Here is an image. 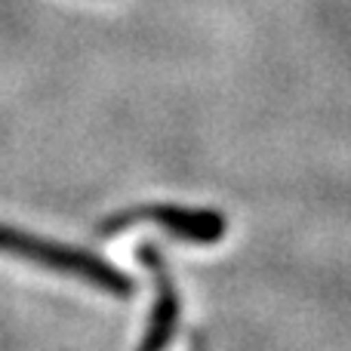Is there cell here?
<instances>
[{
	"mask_svg": "<svg viewBox=\"0 0 351 351\" xmlns=\"http://www.w3.org/2000/svg\"><path fill=\"white\" fill-rule=\"evenodd\" d=\"M0 250H16L19 256H31V259H40V262H53V265H62V268H77V271H84L86 278L93 280H105L108 274L102 271L99 265H93V262L80 259V256H71V253H62V250H49V247H40V243L28 241V237H19V234H6V231H0Z\"/></svg>",
	"mask_w": 351,
	"mask_h": 351,
	"instance_id": "1",
	"label": "cell"
}]
</instances>
